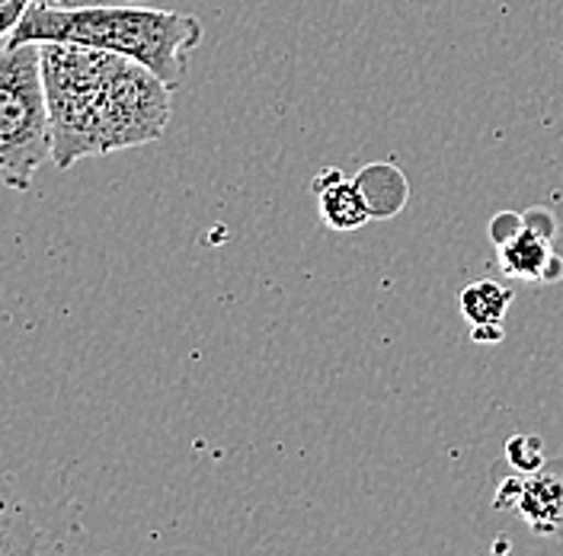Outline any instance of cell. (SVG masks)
<instances>
[{
    "label": "cell",
    "mask_w": 563,
    "mask_h": 556,
    "mask_svg": "<svg viewBox=\"0 0 563 556\" xmlns=\"http://www.w3.org/2000/svg\"><path fill=\"white\" fill-rule=\"evenodd\" d=\"M33 3H45V7L74 10V7H97V3H115V0H33Z\"/></svg>",
    "instance_id": "obj_12"
},
{
    "label": "cell",
    "mask_w": 563,
    "mask_h": 556,
    "mask_svg": "<svg viewBox=\"0 0 563 556\" xmlns=\"http://www.w3.org/2000/svg\"><path fill=\"white\" fill-rule=\"evenodd\" d=\"M522 224H526V218L522 214H516V211H503V214H496L490 224V237L493 244H506L509 237H516L519 231H522Z\"/></svg>",
    "instance_id": "obj_10"
},
{
    "label": "cell",
    "mask_w": 563,
    "mask_h": 556,
    "mask_svg": "<svg viewBox=\"0 0 563 556\" xmlns=\"http://www.w3.org/2000/svg\"><path fill=\"white\" fill-rule=\"evenodd\" d=\"M10 42H65L103 48L132 58L154 70L167 87H179L186 77V58L202 42V20L183 10L135 7V3H97V7H45L30 3Z\"/></svg>",
    "instance_id": "obj_2"
},
{
    "label": "cell",
    "mask_w": 563,
    "mask_h": 556,
    "mask_svg": "<svg viewBox=\"0 0 563 556\" xmlns=\"http://www.w3.org/2000/svg\"><path fill=\"white\" fill-rule=\"evenodd\" d=\"M554 241V221L548 211L526 214V224L516 237L499 244V269L509 278L522 281H558L563 278V259L551 249Z\"/></svg>",
    "instance_id": "obj_4"
},
{
    "label": "cell",
    "mask_w": 563,
    "mask_h": 556,
    "mask_svg": "<svg viewBox=\"0 0 563 556\" xmlns=\"http://www.w3.org/2000/svg\"><path fill=\"white\" fill-rule=\"evenodd\" d=\"M42 80L52 125V160L70 170L84 157H103L164 138L170 93L154 70L103 48L42 42Z\"/></svg>",
    "instance_id": "obj_1"
},
{
    "label": "cell",
    "mask_w": 563,
    "mask_h": 556,
    "mask_svg": "<svg viewBox=\"0 0 563 556\" xmlns=\"http://www.w3.org/2000/svg\"><path fill=\"white\" fill-rule=\"evenodd\" d=\"M0 556H42V531L7 480H0Z\"/></svg>",
    "instance_id": "obj_6"
},
{
    "label": "cell",
    "mask_w": 563,
    "mask_h": 556,
    "mask_svg": "<svg viewBox=\"0 0 563 556\" xmlns=\"http://www.w3.org/2000/svg\"><path fill=\"white\" fill-rule=\"evenodd\" d=\"M506 460L519 470V474H534L541 470L544 464V448H541V438H528V435H516L509 445H506Z\"/></svg>",
    "instance_id": "obj_9"
},
{
    "label": "cell",
    "mask_w": 563,
    "mask_h": 556,
    "mask_svg": "<svg viewBox=\"0 0 563 556\" xmlns=\"http://www.w3.org/2000/svg\"><path fill=\"white\" fill-rule=\"evenodd\" d=\"M538 534H551L563 522V480L554 474L534 470L522 474V492L516 505Z\"/></svg>",
    "instance_id": "obj_7"
},
{
    "label": "cell",
    "mask_w": 563,
    "mask_h": 556,
    "mask_svg": "<svg viewBox=\"0 0 563 556\" xmlns=\"http://www.w3.org/2000/svg\"><path fill=\"white\" fill-rule=\"evenodd\" d=\"M512 304V291L499 281H474L461 291V313L467 316V323L474 330L481 326H503V316Z\"/></svg>",
    "instance_id": "obj_8"
},
{
    "label": "cell",
    "mask_w": 563,
    "mask_h": 556,
    "mask_svg": "<svg viewBox=\"0 0 563 556\" xmlns=\"http://www.w3.org/2000/svg\"><path fill=\"white\" fill-rule=\"evenodd\" d=\"M33 0H0V38L16 30V23L23 20V13L30 10Z\"/></svg>",
    "instance_id": "obj_11"
},
{
    "label": "cell",
    "mask_w": 563,
    "mask_h": 556,
    "mask_svg": "<svg viewBox=\"0 0 563 556\" xmlns=\"http://www.w3.org/2000/svg\"><path fill=\"white\" fill-rule=\"evenodd\" d=\"M314 196L320 202L323 224L333 231H358L375 218L365 196H362V189H358V182L336 167H327L323 174L314 176Z\"/></svg>",
    "instance_id": "obj_5"
},
{
    "label": "cell",
    "mask_w": 563,
    "mask_h": 556,
    "mask_svg": "<svg viewBox=\"0 0 563 556\" xmlns=\"http://www.w3.org/2000/svg\"><path fill=\"white\" fill-rule=\"evenodd\" d=\"M52 157V125L35 42L0 38V182L26 192Z\"/></svg>",
    "instance_id": "obj_3"
}]
</instances>
